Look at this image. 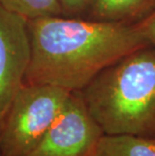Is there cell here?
<instances>
[{
	"label": "cell",
	"instance_id": "cell-1",
	"mask_svg": "<svg viewBox=\"0 0 155 156\" xmlns=\"http://www.w3.org/2000/svg\"><path fill=\"white\" fill-rule=\"evenodd\" d=\"M30 62L25 84L82 91L105 69L150 44L136 25L71 16L28 20Z\"/></svg>",
	"mask_w": 155,
	"mask_h": 156
},
{
	"label": "cell",
	"instance_id": "cell-2",
	"mask_svg": "<svg viewBox=\"0 0 155 156\" xmlns=\"http://www.w3.org/2000/svg\"><path fill=\"white\" fill-rule=\"evenodd\" d=\"M78 92L104 134L155 139V46L128 54Z\"/></svg>",
	"mask_w": 155,
	"mask_h": 156
},
{
	"label": "cell",
	"instance_id": "cell-3",
	"mask_svg": "<svg viewBox=\"0 0 155 156\" xmlns=\"http://www.w3.org/2000/svg\"><path fill=\"white\" fill-rule=\"evenodd\" d=\"M71 93L55 86L24 84L0 129V156H27L57 119Z\"/></svg>",
	"mask_w": 155,
	"mask_h": 156
},
{
	"label": "cell",
	"instance_id": "cell-4",
	"mask_svg": "<svg viewBox=\"0 0 155 156\" xmlns=\"http://www.w3.org/2000/svg\"><path fill=\"white\" fill-rule=\"evenodd\" d=\"M103 135L80 92H72L57 119L27 156H91Z\"/></svg>",
	"mask_w": 155,
	"mask_h": 156
},
{
	"label": "cell",
	"instance_id": "cell-5",
	"mask_svg": "<svg viewBox=\"0 0 155 156\" xmlns=\"http://www.w3.org/2000/svg\"><path fill=\"white\" fill-rule=\"evenodd\" d=\"M30 62L28 20L0 6V129Z\"/></svg>",
	"mask_w": 155,
	"mask_h": 156
},
{
	"label": "cell",
	"instance_id": "cell-6",
	"mask_svg": "<svg viewBox=\"0 0 155 156\" xmlns=\"http://www.w3.org/2000/svg\"><path fill=\"white\" fill-rule=\"evenodd\" d=\"M155 11V0H89L86 19L135 25Z\"/></svg>",
	"mask_w": 155,
	"mask_h": 156
},
{
	"label": "cell",
	"instance_id": "cell-7",
	"mask_svg": "<svg viewBox=\"0 0 155 156\" xmlns=\"http://www.w3.org/2000/svg\"><path fill=\"white\" fill-rule=\"evenodd\" d=\"M91 156H155V139L127 134H104Z\"/></svg>",
	"mask_w": 155,
	"mask_h": 156
},
{
	"label": "cell",
	"instance_id": "cell-8",
	"mask_svg": "<svg viewBox=\"0 0 155 156\" xmlns=\"http://www.w3.org/2000/svg\"><path fill=\"white\" fill-rule=\"evenodd\" d=\"M0 6L27 20L65 15L58 0H0Z\"/></svg>",
	"mask_w": 155,
	"mask_h": 156
},
{
	"label": "cell",
	"instance_id": "cell-9",
	"mask_svg": "<svg viewBox=\"0 0 155 156\" xmlns=\"http://www.w3.org/2000/svg\"><path fill=\"white\" fill-rule=\"evenodd\" d=\"M64 10L65 16L84 17L89 0H58Z\"/></svg>",
	"mask_w": 155,
	"mask_h": 156
},
{
	"label": "cell",
	"instance_id": "cell-10",
	"mask_svg": "<svg viewBox=\"0 0 155 156\" xmlns=\"http://www.w3.org/2000/svg\"><path fill=\"white\" fill-rule=\"evenodd\" d=\"M135 25L140 34L144 36V38L151 45L155 46V11L144 20Z\"/></svg>",
	"mask_w": 155,
	"mask_h": 156
}]
</instances>
